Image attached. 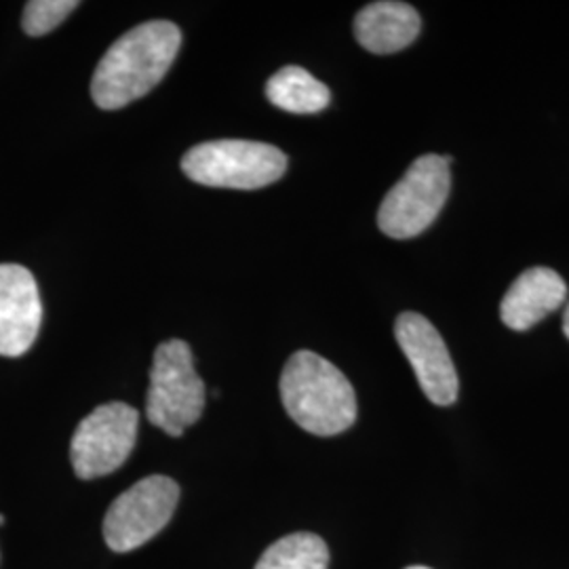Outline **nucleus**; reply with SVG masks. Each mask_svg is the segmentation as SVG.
<instances>
[{
  "mask_svg": "<svg viewBox=\"0 0 569 569\" xmlns=\"http://www.w3.org/2000/svg\"><path fill=\"white\" fill-rule=\"evenodd\" d=\"M182 171L188 180L211 188L260 190L283 178L287 157L270 143L216 140L190 148Z\"/></svg>",
  "mask_w": 569,
  "mask_h": 569,
  "instance_id": "4",
  "label": "nucleus"
},
{
  "mask_svg": "<svg viewBox=\"0 0 569 569\" xmlns=\"http://www.w3.org/2000/svg\"><path fill=\"white\" fill-rule=\"evenodd\" d=\"M41 323V293L34 274L20 264H0V355H26L37 342Z\"/></svg>",
  "mask_w": 569,
  "mask_h": 569,
  "instance_id": "9",
  "label": "nucleus"
},
{
  "mask_svg": "<svg viewBox=\"0 0 569 569\" xmlns=\"http://www.w3.org/2000/svg\"><path fill=\"white\" fill-rule=\"evenodd\" d=\"M395 338L413 367L430 403L451 406L458 399V373L441 333L418 312H403L395 323Z\"/></svg>",
  "mask_w": 569,
  "mask_h": 569,
  "instance_id": "8",
  "label": "nucleus"
},
{
  "mask_svg": "<svg viewBox=\"0 0 569 569\" xmlns=\"http://www.w3.org/2000/svg\"><path fill=\"white\" fill-rule=\"evenodd\" d=\"M207 390L194 369V357L183 340H167L157 346L150 388L146 399V418L169 437H182L183 430L203 416Z\"/></svg>",
  "mask_w": 569,
  "mask_h": 569,
  "instance_id": "3",
  "label": "nucleus"
},
{
  "mask_svg": "<svg viewBox=\"0 0 569 569\" xmlns=\"http://www.w3.org/2000/svg\"><path fill=\"white\" fill-rule=\"evenodd\" d=\"M180 500L173 479L152 475L121 493L103 517V540L114 552H131L171 521Z\"/></svg>",
  "mask_w": 569,
  "mask_h": 569,
  "instance_id": "6",
  "label": "nucleus"
},
{
  "mask_svg": "<svg viewBox=\"0 0 569 569\" xmlns=\"http://www.w3.org/2000/svg\"><path fill=\"white\" fill-rule=\"evenodd\" d=\"M182 47L171 21H146L131 28L103 53L91 79V98L102 110H119L163 81Z\"/></svg>",
  "mask_w": 569,
  "mask_h": 569,
  "instance_id": "1",
  "label": "nucleus"
},
{
  "mask_svg": "<svg viewBox=\"0 0 569 569\" xmlns=\"http://www.w3.org/2000/svg\"><path fill=\"white\" fill-rule=\"evenodd\" d=\"M568 284L559 272L545 266L529 268L510 284L502 305L500 319L515 331H528L550 312L566 305Z\"/></svg>",
  "mask_w": 569,
  "mask_h": 569,
  "instance_id": "10",
  "label": "nucleus"
},
{
  "mask_svg": "<svg viewBox=\"0 0 569 569\" xmlns=\"http://www.w3.org/2000/svg\"><path fill=\"white\" fill-rule=\"evenodd\" d=\"M451 157L425 154L409 164L406 176L390 188L378 211V226L390 239H411L437 220L448 201Z\"/></svg>",
  "mask_w": 569,
  "mask_h": 569,
  "instance_id": "5",
  "label": "nucleus"
},
{
  "mask_svg": "<svg viewBox=\"0 0 569 569\" xmlns=\"http://www.w3.org/2000/svg\"><path fill=\"white\" fill-rule=\"evenodd\" d=\"M74 9H79L77 0H30L23 7L21 28L28 37H44L53 32Z\"/></svg>",
  "mask_w": 569,
  "mask_h": 569,
  "instance_id": "14",
  "label": "nucleus"
},
{
  "mask_svg": "<svg viewBox=\"0 0 569 569\" xmlns=\"http://www.w3.org/2000/svg\"><path fill=\"white\" fill-rule=\"evenodd\" d=\"M407 569H430V568H425V566H411V568H407Z\"/></svg>",
  "mask_w": 569,
  "mask_h": 569,
  "instance_id": "16",
  "label": "nucleus"
},
{
  "mask_svg": "<svg viewBox=\"0 0 569 569\" xmlns=\"http://www.w3.org/2000/svg\"><path fill=\"white\" fill-rule=\"evenodd\" d=\"M266 98L291 114H317L331 102V91L300 66H284L266 82Z\"/></svg>",
  "mask_w": 569,
  "mask_h": 569,
  "instance_id": "12",
  "label": "nucleus"
},
{
  "mask_svg": "<svg viewBox=\"0 0 569 569\" xmlns=\"http://www.w3.org/2000/svg\"><path fill=\"white\" fill-rule=\"evenodd\" d=\"M279 388L284 411L310 435L333 437L357 420L355 388L338 367L312 350L289 357Z\"/></svg>",
  "mask_w": 569,
  "mask_h": 569,
  "instance_id": "2",
  "label": "nucleus"
},
{
  "mask_svg": "<svg viewBox=\"0 0 569 569\" xmlns=\"http://www.w3.org/2000/svg\"><path fill=\"white\" fill-rule=\"evenodd\" d=\"M0 526H4V517L2 515H0Z\"/></svg>",
  "mask_w": 569,
  "mask_h": 569,
  "instance_id": "17",
  "label": "nucleus"
},
{
  "mask_svg": "<svg viewBox=\"0 0 569 569\" xmlns=\"http://www.w3.org/2000/svg\"><path fill=\"white\" fill-rule=\"evenodd\" d=\"M329 549L317 533H289L262 552L256 569H327Z\"/></svg>",
  "mask_w": 569,
  "mask_h": 569,
  "instance_id": "13",
  "label": "nucleus"
},
{
  "mask_svg": "<svg viewBox=\"0 0 569 569\" xmlns=\"http://www.w3.org/2000/svg\"><path fill=\"white\" fill-rule=\"evenodd\" d=\"M140 413L121 401L96 407L72 435L70 460L82 481L100 479L124 465L138 439Z\"/></svg>",
  "mask_w": 569,
  "mask_h": 569,
  "instance_id": "7",
  "label": "nucleus"
},
{
  "mask_svg": "<svg viewBox=\"0 0 569 569\" xmlns=\"http://www.w3.org/2000/svg\"><path fill=\"white\" fill-rule=\"evenodd\" d=\"M422 21L418 11L397 0H380L363 7L355 18L359 44L378 56L397 53L418 39Z\"/></svg>",
  "mask_w": 569,
  "mask_h": 569,
  "instance_id": "11",
  "label": "nucleus"
},
{
  "mask_svg": "<svg viewBox=\"0 0 569 569\" xmlns=\"http://www.w3.org/2000/svg\"><path fill=\"white\" fill-rule=\"evenodd\" d=\"M563 333L569 340V305L566 306V312H563Z\"/></svg>",
  "mask_w": 569,
  "mask_h": 569,
  "instance_id": "15",
  "label": "nucleus"
}]
</instances>
